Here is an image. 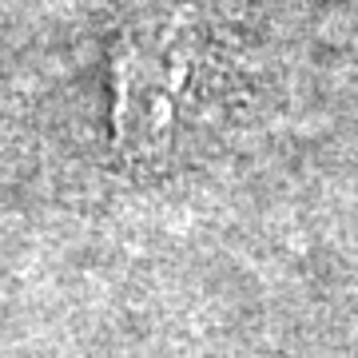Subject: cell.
<instances>
[{"label": "cell", "mask_w": 358, "mask_h": 358, "mask_svg": "<svg viewBox=\"0 0 358 358\" xmlns=\"http://www.w3.org/2000/svg\"><path fill=\"white\" fill-rule=\"evenodd\" d=\"M203 68V32L192 8L131 13L112 44V148L143 164L176 143Z\"/></svg>", "instance_id": "cell-1"}]
</instances>
